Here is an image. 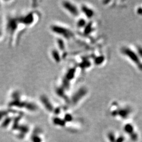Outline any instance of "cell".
<instances>
[{
    "instance_id": "1",
    "label": "cell",
    "mask_w": 142,
    "mask_h": 142,
    "mask_svg": "<svg viewBox=\"0 0 142 142\" xmlns=\"http://www.w3.org/2000/svg\"><path fill=\"white\" fill-rule=\"evenodd\" d=\"M122 52L124 55L129 57L131 60L135 64H136L138 66V68L141 71H142V63L141 62L139 57H138L137 54H136L131 49L126 47H124L123 48H122Z\"/></svg>"
},
{
    "instance_id": "2",
    "label": "cell",
    "mask_w": 142,
    "mask_h": 142,
    "mask_svg": "<svg viewBox=\"0 0 142 142\" xmlns=\"http://www.w3.org/2000/svg\"><path fill=\"white\" fill-rule=\"evenodd\" d=\"M52 31L57 33V34L62 35L66 39H70L73 36V33L70 30L64 27L58 25H53L51 27Z\"/></svg>"
},
{
    "instance_id": "3",
    "label": "cell",
    "mask_w": 142,
    "mask_h": 142,
    "mask_svg": "<svg viewBox=\"0 0 142 142\" xmlns=\"http://www.w3.org/2000/svg\"><path fill=\"white\" fill-rule=\"evenodd\" d=\"M64 8L67 11L69 12L71 14L74 16H77L79 14V11L75 5H73L72 3L69 2H64L63 3Z\"/></svg>"
},
{
    "instance_id": "4",
    "label": "cell",
    "mask_w": 142,
    "mask_h": 142,
    "mask_svg": "<svg viewBox=\"0 0 142 142\" xmlns=\"http://www.w3.org/2000/svg\"><path fill=\"white\" fill-rule=\"evenodd\" d=\"M86 91L85 89H81L79 91L76 93L73 97V102L74 103H76L77 101L80 100L83 96L85 95L86 94Z\"/></svg>"
},
{
    "instance_id": "5",
    "label": "cell",
    "mask_w": 142,
    "mask_h": 142,
    "mask_svg": "<svg viewBox=\"0 0 142 142\" xmlns=\"http://www.w3.org/2000/svg\"><path fill=\"white\" fill-rule=\"evenodd\" d=\"M82 11L88 18H92L94 15V12L93 10L88 8L87 6L83 5L82 6Z\"/></svg>"
},
{
    "instance_id": "6",
    "label": "cell",
    "mask_w": 142,
    "mask_h": 142,
    "mask_svg": "<svg viewBox=\"0 0 142 142\" xmlns=\"http://www.w3.org/2000/svg\"><path fill=\"white\" fill-rule=\"evenodd\" d=\"M41 101L43 104L44 105V106L47 109V110H49V111H52L53 110V107L52 104L50 103V101L46 97V96H42Z\"/></svg>"
},
{
    "instance_id": "7",
    "label": "cell",
    "mask_w": 142,
    "mask_h": 142,
    "mask_svg": "<svg viewBox=\"0 0 142 142\" xmlns=\"http://www.w3.org/2000/svg\"><path fill=\"white\" fill-rule=\"evenodd\" d=\"M130 113V110L128 109H122L119 112L117 111V114H118L120 115L123 118H125L127 117L128 114Z\"/></svg>"
},
{
    "instance_id": "8",
    "label": "cell",
    "mask_w": 142,
    "mask_h": 142,
    "mask_svg": "<svg viewBox=\"0 0 142 142\" xmlns=\"http://www.w3.org/2000/svg\"><path fill=\"white\" fill-rule=\"evenodd\" d=\"M124 130L128 134H132V133H133L134 128H133V127L132 125H131L130 124H126V125L125 126Z\"/></svg>"
},
{
    "instance_id": "9",
    "label": "cell",
    "mask_w": 142,
    "mask_h": 142,
    "mask_svg": "<svg viewBox=\"0 0 142 142\" xmlns=\"http://www.w3.org/2000/svg\"><path fill=\"white\" fill-rule=\"evenodd\" d=\"M52 56L56 62H59L60 61V56L59 52L56 50H53L52 53Z\"/></svg>"
},
{
    "instance_id": "10",
    "label": "cell",
    "mask_w": 142,
    "mask_h": 142,
    "mask_svg": "<svg viewBox=\"0 0 142 142\" xmlns=\"http://www.w3.org/2000/svg\"><path fill=\"white\" fill-rule=\"evenodd\" d=\"M54 123L56 125H61L63 126L64 125V122L62 120L59 119L58 118H55L53 119Z\"/></svg>"
},
{
    "instance_id": "11",
    "label": "cell",
    "mask_w": 142,
    "mask_h": 142,
    "mask_svg": "<svg viewBox=\"0 0 142 142\" xmlns=\"http://www.w3.org/2000/svg\"><path fill=\"white\" fill-rule=\"evenodd\" d=\"M74 73H75V71L74 70H70L69 71H68V72L66 74V77L67 79L70 80L74 76Z\"/></svg>"
},
{
    "instance_id": "12",
    "label": "cell",
    "mask_w": 142,
    "mask_h": 142,
    "mask_svg": "<svg viewBox=\"0 0 142 142\" xmlns=\"http://www.w3.org/2000/svg\"><path fill=\"white\" fill-rule=\"evenodd\" d=\"M104 58L103 56H99L95 59V63L97 65H100V64H102V63L104 61Z\"/></svg>"
},
{
    "instance_id": "13",
    "label": "cell",
    "mask_w": 142,
    "mask_h": 142,
    "mask_svg": "<svg viewBox=\"0 0 142 142\" xmlns=\"http://www.w3.org/2000/svg\"><path fill=\"white\" fill-rule=\"evenodd\" d=\"M86 24V22L85 20L84 19H81L78 21V23H77V26L79 27H80V28H82V27H83L85 26Z\"/></svg>"
},
{
    "instance_id": "14",
    "label": "cell",
    "mask_w": 142,
    "mask_h": 142,
    "mask_svg": "<svg viewBox=\"0 0 142 142\" xmlns=\"http://www.w3.org/2000/svg\"><path fill=\"white\" fill-rule=\"evenodd\" d=\"M108 137H109V138L111 142H115V136L112 133H111L109 134V135H108Z\"/></svg>"
},
{
    "instance_id": "15",
    "label": "cell",
    "mask_w": 142,
    "mask_h": 142,
    "mask_svg": "<svg viewBox=\"0 0 142 142\" xmlns=\"http://www.w3.org/2000/svg\"><path fill=\"white\" fill-rule=\"evenodd\" d=\"M58 44L60 49L63 50L65 47V46H64V43L62 40H60L58 41Z\"/></svg>"
},
{
    "instance_id": "16",
    "label": "cell",
    "mask_w": 142,
    "mask_h": 142,
    "mask_svg": "<svg viewBox=\"0 0 142 142\" xmlns=\"http://www.w3.org/2000/svg\"><path fill=\"white\" fill-rule=\"evenodd\" d=\"M131 138L132 140H133L134 141H136L137 140V135L136 133H132L131 134Z\"/></svg>"
},
{
    "instance_id": "17",
    "label": "cell",
    "mask_w": 142,
    "mask_h": 142,
    "mask_svg": "<svg viewBox=\"0 0 142 142\" xmlns=\"http://www.w3.org/2000/svg\"><path fill=\"white\" fill-rule=\"evenodd\" d=\"M137 49L138 54L142 58V47L141 46H138L137 47Z\"/></svg>"
},
{
    "instance_id": "18",
    "label": "cell",
    "mask_w": 142,
    "mask_h": 142,
    "mask_svg": "<svg viewBox=\"0 0 142 142\" xmlns=\"http://www.w3.org/2000/svg\"><path fill=\"white\" fill-rule=\"evenodd\" d=\"M65 120L66 121H71L72 120V116L70 114H66L65 116Z\"/></svg>"
},
{
    "instance_id": "19",
    "label": "cell",
    "mask_w": 142,
    "mask_h": 142,
    "mask_svg": "<svg viewBox=\"0 0 142 142\" xmlns=\"http://www.w3.org/2000/svg\"><path fill=\"white\" fill-rule=\"evenodd\" d=\"M124 141V138L123 136L118 137L115 142H123Z\"/></svg>"
},
{
    "instance_id": "20",
    "label": "cell",
    "mask_w": 142,
    "mask_h": 142,
    "mask_svg": "<svg viewBox=\"0 0 142 142\" xmlns=\"http://www.w3.org/2000/svg\"><path fill=\"white\" fill-rule=\"evenodd\" d=\"M137 12L139 15H142V8H139L137 10Z\"/></svg>"
}]
</instances>
